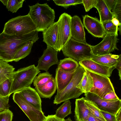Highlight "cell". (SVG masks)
I'll use <instances>...</instances> for the list:
<instances>
[{
  "label": "cell",
  "mask_w": 121,
  "mask_h": 121,
  "mask_svg": "<svg viewBox=\"0 0 121 121\" xmlns=\"http://www.w3.org/2000/svg\"><path fill=\"white\" fill-rule=\"evenodd\" d=\"M58 28L57 21L43 32V41L46 44L47 47H51L57 51Z\"/></svg>",
  "instance_id": "cell-16"
},
{
  "label": "cell",
  "mask_w": 121,
  "mask_h": 121,
  "mask_svg": "<svg viewBox=\"0 0 121 121\" xmlns=\"http://www.w3.org/2000/svg\"><path fill=\"white\" fill-rule=\"evenodd\" d=\"M111 11L113 17L116 18L121 23V0H116Z\"/></svg>",
  "instance_id": "cell-34"
},
{
  "label": "cell",
  "mask_w": 121,
  "mask_h": 121,
  "mask_svg": "<svg viewBox=\"0 0 121 121\" xmlns=\"http://www.w3.org/2000/svg\"><path fill=\"white\" fill-rule=\"evenodd\" d=\"M9 95L5 97L0 96V113L9 109L10 106L9 104Z\"/></svg>",
  "instance_id": "cell-35"
},
{
  "label": "cell",
  "mask_w": 121,
  "mask_h": 121,
  "mask_svg": "<svg viewBox=\"0 0 121 121\" xmlns=\"http://www.w3.org/2000/svg\"><path fill=\"white\" fill-rule=\"evenodd\" d=\"M56 111L55 115L57 118L62 120L72 113L71 103L68 100L64 102Z\"/></svg>",
  "instance_id": "cell-26"
},
{
  "label": "cell",
  "mask_w": 121,
  "mask_h": 121,
  "mask_svg": "<svg viewBox=\"0 0 121 121\" xmlns=\"http://www.w3.org/2000/svg\"><path fill=\"white\" fill-rule=\"evenodd\" d=\"M85 100L83 97L76 99L74 116L76 121H86L89 115L90 112Z\"/></svg>",
  "instance_id": "cell-19"
},
{
  "label": "cell",
  "mask_w": 121,
  "mask_h": 121,
  "mask_svg": "<svg viewBox=\"0 0 121 121\" xmlns=\"http://www.w3.org/2000/svg\"><path fill=\"white\" fill-rule=\"evenodd\" d=\"M86 70L90 73L93 81L94 86L90 92L102 98L108 93L115 91L109 77Z\"/></svg>",
  "instance_id": "cell-11"
},
{
  "label": "cell",
  "mask_w": 121,
  "mask_h": 121,
  "mask_svg": "<svg viewBox=\"0 0 121 121\" xmlns=\"http://www.w3.org/2000/svg\"><path fill=\"white\" fill-rule=\"evenodd\" d=\"M24 0H8L6 6L9 11L13 13H16L18 10L22 7Z\"/></svg>",
  "instance_id": "cell-30"
},
{
  "label": "cell",
  "mask_w": 121,
  "mask_h": 121,
  "mask_svg": "<svg viewBox=\"0 0 121 121\" xmlns=\"http://www.w3.org/2000/svg\"><path fill=\"white\" fill-rule=\"evenodd\" d=\"M83 25L88 32L96 37L103 38L106 33L98 18L86 15L83 17Z\"/></svg>",
  "instance_id": "cell-13"
},
{
  "label": "cell",
  "mask_w": 121,
  "mask_h": 121,
  "mask_svg": "<svg viewBox=\"0 0 121 121\" xmlns=\"http://www.w3.org/2000/svg\"><path fill=\"white\" fill-rule=\"evenodd\" d=\"M52 77V75L48 71L39 73L37 76L35 77L34 80L33 85L35 87L43 86Z\"/></svg>",
  "instance_id": "cell-28"
},
{
  "label": "cell",
  "mask_w": 121,
  "mask_h": 121,
  "mask_svg": "<svg viewBox=\"0 0 121 121\" xmlns=\"http://www.w3.org/2000/svg\"><path fill=\"white\" fill-rule=\"evenodd\" d=\"M84 95L86 99L93 102L100 110L116 115L121 109L120 99L113 100L105 99L90 92L85 94Z\"/></svg>",
  "instance_id": "cell-8"
},
{
  "label": "cell",
  "mask_w": 121,
  "mask_h": 121,
  "mask_svg": "<svg viewBox=\"0 0 121 121\" xmlns=\"http://www.w3.org/2000/svg\"><path fill=\"white\" fill-rule=\"evenodd\" d=\"M44 121H65V120H62L57 118L54 115H49L46 117Z\"/></svg>",
  "instance_id": "cell-40"
},
{
  "label": "cell",
  "mask_w": 121,
  "mask_h": 121,
  "mask_svg": "<svg viewBox=\"0 0 121 121\" xmlns=\"http://www.w3.org/2000/svg\"><path fill=\"white\" fill-rule=\"evenodd\" d=\"M13 114L9 109L0 113V121H12Z\"/></svg>",
  "instance_id": "cell-36"
},
{
  "label": "cell",
  "mask_w": 121,
  "mask_h": 121,
  "mask_svg": "<svg viewBox=\"0 0 121 121\" xmlns=\"http://www.w3.org/2000/svg\"><path fill=\"white\" fill-rule=\"evenodd\" d=\"M13 78L6 80L0 85V96L5 97L9 95Z\"/></svg>",
  "instance_id": "cell-31"
},
{
  "label": "cell",
  "mask_w": 121,
  "mask_h": 121,
  "mask_svg": "<svg viewBox=\"0 0 121 121\" xmlns=\"http://www.w3.org/2000/svg\"><path fill=\"white\" fill-rule=\"evenodd\" d=\"M102 98L108 100L120 99L116 95L115 91H112L108 93L105 94Z\"/></svg>",
  "instance_id": "cell-39"
},
{
  "label": "cell",
  "mask_w": 121,
  "mask_h": 121,
  "mask_svg": "<svg viewBox=\"0 0 121 121\" xmlns=\"http://www.w3.org/2000/svg\"><path fill=\"white\" fill-rule=\"evenodd\" d=\"M86 71L82 66L79 65L78 67L69 84L62 90L57 93L54 104L57 105L69 99L78 98L83 93L79 86Z\"/></svg>",
  "instance_id": "cell-3"
},
{
  "label": "cell",
  "mask_w": 121,
  "mask_h": 121,
  "mask_svg": "<svg viewBox=\"0 0 121 121\" xmlns=\"http://www.w3.org/2000/svg\"><path fill=\"white\" fill-rule=\"evenodd\" d=\"M121 110H120L116 115L118 121H121Z\"/></svg>",
  "instance_id": "cell-45"
},
{
  "label": "cell",
  "mask_w": 121,
  "mask_h": 121,
  "mask_svg": "<svg viewBox=\"0 0 121 121\" xmlns=\"http://www.w3.org/2000/svg\"><path fill=\"white\" fill-rule=\"evenodd\" d=\"M64 56L78 62L86 59H91L93 55L91 45L71 38L61 49Z\"/></svg>",
  "instance_id": "cell-6"
},
{
  "label": "cell",
  "mask_w": 121,
  "mask_h": 121,
  "mask_svg": "<svg viewBox=\"0 0 121 121\" xmlns=\"http://www.w3.org/2000/svg\"><path fill=\"white\" fill-rule=\"evenodd\" d=\"M111 21L113 24L117 27H121V23H120L118 20L115 17H113Z\"/></svg>",
  "instance_id": "cell-44"
},
{
  "label": "cell",
  "mask_w": 121,
  "mask_h": 121,
  "mask_svg": "<svg viewBox=\"0 0 121 121\" xmlns=\"http://www.w3.org/2000/svg\"><path fill=\"white\" fill-rule=\"evenodd\" d=\"M18 91L33 106L38 109L42 111L41 99L35 89L30 87Z\"/></svg>",
  "instance_id": "cell-17"
},
{
  "label": "cell",
  "mask_w": 121,
  "mask_h": 121,
  "mask_svg": "<svg viewBox=\"0 0 121 121\" xmlns=\"http://www.w3.org/2000/svg\"><path fill=\"white\" fill-rule=\"evenodd\" d=\"M86 72L79 84V87L84 94L90 92L94 86L93 79L90 73Z\"/></svg>",
  "instance_id": "cell-25"
},
{
  "label": "cell",
  "mask_w": 121,
  "mask_h": 121,
  "mask_svg": "<svg viewBox=\"0 0 121 121\" xmlns=\"http://www.w3.org/2000/svg\"><path fill=\"white\" fill-rule=\"evenodd\" d=\"M35 89L40 97L50 99L57 89L55 78L53 77L44 85L35 87Z\"/></svg>",
  "instance_id": "cell-20"
},
{
  "label": "cell",
  "mask_w": 121,
  "mask_h": 121,
  "mask_svg": "<svg viewBox=\"0 0 121 121\" xmlns=\"http://www.w3.org/2000/svg\"><path fill=\"white\" fill-rule=\"evenodd\" d=\"M100 111L106 121H118L116 115L105 111Z\"/></svg>",
  "instance_id": "cell-38"
},
{
  "label": "cell",
  "mask_w": 121,
  "mask_h": 121,
  "mask_svg": "<svg viewBox=\"0 0 121 121\" xmlns=\"http://www.w3.org/2000/svg\"><path fill=\"white\" fill-rule=\"evenodd\" d=\"M29 6L28 14L38 32L44 31L55 22V11L47 3L42 4L38 3Z\"/></svg>",
  "instance_id": "cell-2"
},
{
  "label": "cell",
  "mask_w": 121,
  "mask_h": 121,
  "mask_svg": "<svg viewBox=\"0 0 121 121\" xmlns=\"http://www.w3.org/2000/svg\"><path fill=\"white\" fill-rule=\"evenodd\" d=\"M58 6L67 9L69 6L82 4V0H53Z\"/></svg>",
  "instance_id": "cell-33"
},
{
  "label": "cell",
  "mask_w": 121,
  "mask_h": 121,
  "mask_svg": "<svg viewBox=\"0 0 121 121\" xmlns=\"http://www.w3.org/2000/svg\"><path fill=\"white\" fill-rule=\"evenodd\" d=\"M106 3L110 11L114 5L116 0H104Z\"/></svg>",
  "instance_id": "cell-41"
},
{
  "label": "cell",
  "mask_w": 121,
  "mask_h": 121,
  "mask_svg": "<svg viewBox=\"0 0 121 121\" xmlns=\"http://www.w3.org/2000/svg\"><path fill=\"white\" fill-rule=\"evenodd\" d=\"M58 51L54 48L47 47L42 56L39 58L38 65L36 67L39 70L48 71L51 66L58 65L59 61L58 58Z\"/></svg>",
  "instance_id": "cell-12"
},
{
  "label": "cell",
  "mask_w": 121,
  "mask_h": 121,
  "mask_svg": "<svg viewBox=\"0 0 121 121\" xmlns=\"http://www.w3.org/2000/svg\"><path fill=\"white\" fill-rule=\"evenodd\" d=\"M15 69L8 62L0 59V85L7 79L13 78Z\"/></svg>",
  "instance_id": "cell-23"
},
{
  "label": "cell",
  "mask_w": 121,
  "mask_h": 121,
  "mask_svg": "<svg viewBox=\"0 0 121 121\" xmlns=\"http://www.w3.org/2000/svg\"><path fill=\"white\" fill-rule=\"evenodd\" d=\"M86 121H104L94 116L90 112L89 115Z\"/></svg>",
  "instance_id": "cell-43"
},
{
  "label": "cell",
  "mask_w": 121,
  "mask_h": 121,
  "mask_svg": "<svg viewBox=\"0 0 121 121\" xmlns=\"http://www.w3.org/2000/svg\"><path fill=\"white\" fill-rule=\"evenodd\" d=\"M85 103L90 112L95 117L104 121H106L100 110L92 101L85 98Z\"/></svg>",
  "instance_id": "cell-29"
},
{
  "label": "cell",
  "mask_w": 121,
  "mask_h": 121,
  "mask_svg": "<svg viewBox=\"0 0 121 121\" xmlns=\"http://www.w3.org/2000/svg\"><path fill=\"white\" fill-rule=\"evenodd\" d=\"M8 0H0V1L4 6H6Z\"/></svg>",
  "instance_id": "cell-46"
},
{
  "label": "cell",
  "mask_w": 121,
  "mask_h": 121,
  "mask_svg": "<svg viewBox=\"0 0 121 121\" xmlns=\"http://www.w3.org/2000/svg\"><path fill=\"white\" fill-rule=\"evenodd\" d=\"M36 31V27L28 13L13 18L5 23L2 32L11 35H22Z\"/></svg>",
  "instance_id": "cell-5"
},
{
  "label": "cell",
  "mask_w": 121,
  "mask_h": 121,
  "mask_svg": "<svg viewBox=\"0 0 121 121\" xmlns=\"http://www.w3.org/2000/svg\"><path fill=\"white\" fill-rule=\"evenodd\" d=\"M97 0H82L85 11L88 12L93 8H95Z\"/></svg>",
  "instance_id": "cell-37"
},
{
  "label": "cell",
  "mask_w": 121,
  "mask_h": 121,
  "mask_svg": "<svg viewBox=\"0 0 121 121\" xmlns=\"http://www.w3.org/2000/svg\"><path fill=\"white\" fill-rule=\"evenodd\" d=\"M34 42L30 41L19 49L16 53L13 61L17 62L28 55L30 53Z\"/></svg>",
  "instance_id": "cell-27"
},
{
  "label": "cell",
  "mask_w": 121,
  "mask_h": 121,
  "mask_svg": "<svg viewBox=\"0 0 121 121\" xmlns=\"http://www.w3.org/2000/svg\"><path fill=\"white\" fill-rule=\"evenodd\" d=\"M75 70L70 72H65L58 68L56 69L55 79L57 93L62 90L69 84L73 76Z\"/></svg>",
  "instance_id": "cell-18"
},
{
  "label": "cell",
  "mask_w": 121,
  "mask_h": 121,
  "mask_svg": "<svg viewBox=\"0 0 121 121\" xmlns=\"http://www.w3.org/2000/svg\"><path fill=\"white\" fill-rule=\"evenodd\" d=\"M121 59V54L116 55L110 53L100 56L93 55L91 59L101 65L112 67H115L117 63Z\"/></svg>",
  "instance_id": "cell-21"
},
{
  "label": "cell",
  "mask_w": 121,
  "mask_h": 121,
  "mask_svg": "<svg viewBox=\"0 0 121 121\" xmlns=\"http://www.w3.org/2000/svg\"><path fill=\"white\" fill-rule=\"evenodd\" d=\"M118 36L114 34H106L100 42L96 45H91L93 55L102 56L110 53L115 50H118L117 46L119 40Z\"/></svg>",
  "instance_id": "cell-10"
},
{
  "label": "cell",
  "mask_w": 121,
  "mask_h": 121,
  "mask_svg": "<svg viewBox=\"0 0 121 121\" xmlns=\"http://www.w3.org/2000/svg\"><path fill=\"white\" fill-rule=\"evenodd\" d=\"M99 13L100 21L102 23L106 21L111 20L113 15L107 6L104 0H97L95 6Z\"/></svg>",
  "instance_id": "cell-22"
},
{
  "label": "cell",
  "mask_w": 121,
  "mask_h": 121,
  "mask_svg": "<svg viewBox=\"0 0 121 121\" xmlns=\"http://www.w3.org/2000/svg\"><path fill=\"white\" fill-rule=\"evenodd\" d=\"M13 99L30 121H44L46 117L43 111L36 109L29 103L19 91L14 93Z\"/></svg>",
  "instance_id": "cell-7"
},
{
  "label": "cell",
  "mask_w": 121,
  "mask_h": 121,
  "mask_svg": "<svg viewBox=\"0 0 121 121\" xmlns=\"http://www.w3.org/2000/svg\"><path fill=\"white\" fill-rule=\"evenodd\" d=\"M102 23L106 34H114L118 35V27L115 26L111 20L105 21Z\"/></svg>",
  "instance_id": "cell-32"
},
{
  "label": "cell",
  "mask_w": 121,
  "mask_h": 121,
  "mask_svg": "<svg viewBox=\"0 0 121 121\" xmlns=\"http://www.w3.org/2000/svg\"><path fill=\"white\" fill-rule=\"evenodd\" d=\"M80 65L91 72L110 77L115 67H110L97 63L91 59H86L78 62Z\"/></svg>",
  "instance_id": "cell-14"
},
{
  "label": "cell",
  "mask_w": 121,
  "mask_h": 121,
  "mask_svg": "<svg viewBox=\"0 0 121 121\" xmlns=\"http://www.w3.org/2000/svg\"><path fill=\"white\" fill-rule=\"evenodd\" d=\"M35 31L27 34L18 35L0 34V59L7 62L13 61L17 52L30 41L35 42L39 39Z\"/></svg>",
  "instance_id": "cell-1"
},
{
  "label": "cell",
  "mask_w": 121,
  "mask_h": 121,
  "mask_svg": "<svg viewBox=\"0 0 121 121\" xmlns=\"http://www.w3.org/2000/svg\"><path fill=\"white\" fill-rule=\"evenodd\" d=\"M84 26L80 18L77 15L72 17L71 21V38L79 42L86 43Z\"/></svg>",
  "instance_id": "cell-15"
},
{
  "label": "cell",
  "mask_w": 121,
  "mask_h": 121,
  "mask_svg": "<svg viewBox=\"0 0 121 121\" xmlns=\"http://www.w3.org/2000/svg\"><path fill=\"white\" fill-rule=\"evenodd\" d=\"M57 68L65 72H70L75 70L79 66L77 61L73 59L65 58L60 60Z\"/></svg>",
  "instance_id": "cell-24"
},
{
  "label": "cell",
  "mask_w": 121,
  "mask_h": 121,
  "mask_svg": "<svg viewBox=\"0 0 121 121\" xmlns=\"http://www.w3.org/2000/svg\"><path fill=\"white\" fill-rule=\"evenodd\" d=\"M72 17L65 13L61 14L57 21L59 28L57 51L60 52L71 38V21Z\"/></svg>",
  "instance_id": "cell-9"
},
{
  "label": "cell",
  "mask_w": 121,
  "mask_h": 121,
  "mask_svg": "<svg viewBox=\"0 0 121 121\" xmlns=\"http://www.w3.org/2000/svg\"><path fill=\"white\" fill-rule=\"evenodd\" d=\"M40 72L35 65L20 68L13 73L9 95L30 87L37 75Z\"/></svg>",
  "instance_id": "cell-4"
},
{
  "label": "cell",
  "mask_w": 121,
  "mask_h": 121,
  "mask_svg": "<svg viewBox=\"0 0 121 121\" xmlns=\"http://www.w3.org/2000/svg\"><path fill=\"white\" fill-rule=\"evenodd\" d=\"M118 71V75L120 78L119 79L121 80V59H120L117 63L115 66Z\"/></svg>",
  "instance_id": "cell-42"
}]
</instances>
